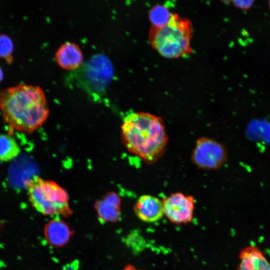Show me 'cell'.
Returning <instances> with one entry per match:
<instances>
[{
    "label": "cell",
    "mask_w": 270,
    "mask_h": 270,
    "mask_svg": "<svg viewBox=\"0 0 270 270\" xmlns=\"http://www.w3.org/2000/svg\"><path fill=\"white\" fill-rule=\"evenodd\" d=\"M0 110L10 130L26 134L41 127L50 112L42 89L24 84L0 92Z\"/></svg>",
    "instance_id": "6da1fadb"
},
{
    "label": "cell",
    "mask_w": 270,
    "mask_h": 270,
    "mask_svg": "<svg viewBox=\"0 0 270 270\" xmlns=\"http://www.w3.org/2000/svg\"><path fill=\"white\" fill-rule=\"evenodd\" d=\"M121 136L127 150L148 164L162 156L168 142L162 119L146 112L128 115L122 125Z\"/></svg>",
    "instance_id": "7a4b0ae2"
},
{
    "label": "cell",
    "mask_w": 270,
    "mask_h": 270,
    "mask_svg": "<svg viewBox=\"0 0 270 270\" xmlns=\"http://www.w3.org/2000/svg\"><path fill=\"white\" fill-rule=\"evenodd\" d=\"M193 29L190 21L172 14L170 21L160 27L152 26L149 40L152 46L162 56L176 58L190 55Z\"/></svg>",
    "instance_id": "3957f363"
},
{
    "label": "cell",
    "mask_w": 270,
    "mask_h": 270,
    "mask_svg": "<svg viewBox=\"0 0 270 270\" xmlns=\"http://www.w3.org/2000/svg\"><path fill=\"white\" fill-rule=\"evenodd\" d=\"M26 190L30 202L42 214L66 216L71 212L68 193L55 182L34 176L26 181Z\"/></svg>",
    "instance_id": "277c9868"
},
{
    "label": "cell",
    "mask_w": 270,
    "mask_h": 270,
    "mask_svg": "<svg viewBox=\"0 0 270 270\" xmlns=\"http://www.w3.org/2000/svg\"><path fill=\"white\" fill-rule=\"evenodd\" d=\"M226 148L218 141L208 137H201L196 142L191 160L198 168L206 170L220 168L228 160Z\"/></svg>",
    "instance_id": "5b68a950"
},
{
    "label": "cell",
    "mask_w": 270,
    "mask_h": 270,
    "mask_svg": "<svg viewBox=\"0 0 270 270\" xmlns=\"http://www.w3.org/2000/svg\"><path fill=\"white\" fill-rule=\"evenodd\" d=\"M162 201L164 216L172 223L182 225L192 221L196 200L192 196L176 192L166 197Z\"/></svg>",
    "instance_id": "8992f818"
},
{
    "label": "cell",
    "mask_w": 270,
    "mask_h": 270,
    "mask_svg": "<svg viewBox=\"0 0 270 270\" xmlns=\"http://www.w3.org/2000/svg\"><path fill=\"white\" fill-rule=\"evenodd\" d=\"M134 210L138 218L146 223L156 222L164 216L162 200L150 194L140 196Z\"/></svg>",
    "instance_id": "52a82bcc"
},
{
    "label": "cell",
    "mask_w": 270,
    "mask_h": 270,
    "mask_svg": "<svg viewBox=\"0 0 270 270\" xmlns=\"http://www.w3.org/2000/svg\"><path fill=\"white\" fill-rule=\"evenodd\" d=\"M240 262L235 270H270V262L256 246L243 248L239 254Z\"/></svg>",
    "instance_id": "ba28073f"
},
{
    "label": "cell",
    "mask_w": 270,
    "mask_h": 270,
    "mask_svg": "<svg viewBox=\"0 0 270 270\" xmlns=\"http://www.w3.org/2000/svg\"><path fill=\"white\" fill-rule=\"evenodd\" d=\"M58 64L66 70H74L79 68L83 62L82 52L76 44L66 42L62 44L55 54Z\"/></svg>",
    "instance_id": "9c48e42d"
},
{
    "label": "cell",
    "mask_w": 270,
    "mask_h": 270,
    "mask_svg": "<svg viewBox=\"0 0 270 270\" xmlns=\"http://www.w3.org/2000/svg\"><path fill=\"white\" fill-rule=\"evenodd\" d=\"M120 199L114 192L106 194L96 204L100 218L105 222H116L120 216Z\"/></svg>",
    "instance_id": "30bf717a"
},
{
    "label": "cell",
    "mask_w": 270,
    "mask_h": 270,
    "mask_svg": "<svg viewBox=\"0 0 270 270\" xmlns=\"http://www.w3.org/2000/svg\"><path fill=\"white\" fill-rule=\"evenodd\" d=\"M44 234L46 240L50 244L55 246H60L68 241L70 231L63 221L54 220L46 225Z\"/></svg>",
    "instance_id": "8fae6325"
},
{
    "label": "cell",
    "mask_w": 270,
    "mask_h": 270,
    "mask_svg": "<svg viewBox=\"0 0 270 270\" xmlns=\"http://www.w3.org/2000/svg\"><path fill=\"white\" fill-rule=\"evenodd\" d=\"M20 152L19 146L12 136L0 134V160H12L19 154Z\"/></svg>",
    "instance_id": "7c38bea8"
},
{
    "label": "cell",
    "mask_w": 270,
    "mask_h": 270,
    "mask_svg": "<svg viewBox=\"0 0 270 270\" xmlns=\"http://www.w3.org/2000/svg\"><path fill=\"white\" fill-rule=\"evenodd\" d=\"M172 15V14L166 7L156 5L150 10L149 18L152 26L160 27L170 21Z\"/></svg>",
    "instance_id": "4fadbf2b"
},
{
    "label": "cell",
    "mask_w": 270,
    "mask_h": 270,
    "mask_svg": "<svg viewBox=\"0 0 270 270\" xmlns=\"http://www.w3.org/2000/svg\"><path fill=\"white\" fill-rule=\"evenodd\" d=\"M128 246L135 252H140L146 248V242L138 232L130 233L126 239Z\"/></svg>",
    "instance_id": "5bb4252c"
},
{
    "label": "cell",
    "mask_w": 270,
    "mask_h": 270,
    "mask_svg": "<svg viewBox=\"0 0 270 270\" xmlns=\"http://www.w3.org/2000/svg\"><path fill=\"white\" fill-rule=\"evenodd\" d=\"M13 48L12 42L8 36L0 35V57L10 63L12 60V54Z\"/></svg>",
    "instance_id": "9a60e30c"
},
{
    "label": "cell",
    "mask_w": 270,
    "mask_h": 270,
    "mask_svg": "<svg viewBox=\"0 0 270 270\" xmlns=\"http://www.w3.org/2000/svg\"><path fill=\"white\" fill-rule=\"evenodd\" d=\"M254 2V0H238L232 1L233 4L234 6L243 10H247L251 8Z\"/></svg>",
    "instance_id": "2e32d148"
},
{
    "label": "cell",
    "mask_w": 270,
    "mask_h": 270,
    "mask_svg": "<svg viewBox=\"0 0 270 270\" xmlns=\"http://www.w3.org/2000/svg\"><path fill=\"white\" fill-rule=\"evenodd\" d=\"M123 270H142L140 269H138L136 268L135 266H134L132 265H128L126 266Z\"/></svg>",
    "instance_id": "e0dca14e"
},
{
    "label": "cell",
    "mask_w": 270,
    "mask_h": 270,
    "mask_svg": "<svg viewBox=\"0 0 270 270\" xmlns=\"http://www.w3.org/2000/svg\"><path fill=\"white\" fill-rule=\"evenodd\" d=\"M3 78V72L2 71L0 68V82L2 80Z\"/></svg>",
    "instance_id": "ac0fdd59"
},
{
    "label": "cell",
    "mask_w": 270,
    "mask_h": 270,
    "mask_svg": "<svg viewBox=\"0 0 270 270\" xmlns=\"http://www.w3.org/2000/svg\"><path fill=\"white\" fill-rule=\"evenodd\" d=\"M269 2V3H268V4H269V6H270V0L269 1V2Z\"/></svg>",
    "instance_id": "d6986e66"
}]
</instances>
